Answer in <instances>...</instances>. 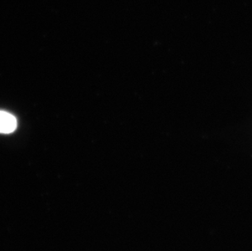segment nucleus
Masks as SVG:
<instances>
[{
	"instance_id": "obj_1",
	"label": "nucleus",
	"mask_w": 252,
	"mask_h": 251,
	"mask_svg": "<svg viewBox=\"0 0 252 251\" xmlns=\"http://www.w3.org/2000/svg\"><path fill=\"white\" fill-rule=\"evenodd\" d=\"M17 119L12 114L0 110V133H12L17 128Z\"/></svg>"
}]
</instances>
